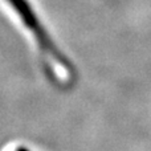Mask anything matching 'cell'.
<instances>
[{
    "label": "cell",
    "mask_w": 151,
    "mask_h": 151,
    "mask_svg": "<svg viewBox=\"0 0 151 151\" xmlns=\"http://www.w3.org/2000/svg\"><path fill=\"white\" fill-rule=\"evenodd\" d=\"M3 1L5 5H8L9 11L16 16V19H19L21 28L27 33H29L31 41L39 50L41 63L48 76H50L52 80L60 85H69L74 76L72 64H69L65 55L57 48V44L52 40L29 1L28 0H3Z\"/></svg>",
    "instance_id": "obj_1"
}]
</instances>
